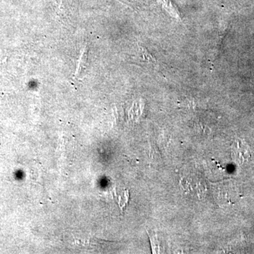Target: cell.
<instances>
[{
  "label": "cell",
  "instance_id": "obj_3",
  "mask_svg": "<svg viewBox=\"0 0 254 254\" xmlns=\"http://www.w3.org/2000/svg\"><path fill=\"white\" fill-rule=\"evenodd\" d=\"M148 236L150 237L153 254L162 253L161 245H160V241H159L158 235L157 234H150L148 232Z\"/></svg>",
  "mask_w": 254,
  "mask_h": 254
},
{
  "label": "cell",
  "instance_id": "obj_1",
  "mask_svg": "<svg viewBox=\"0 0 254 254\" xmlns=\"http://www.w3.org/2000/svg\"><path fill=\"white\" fill-rule=\"evenodd\" d=\"M232 158L238 165H244L251 158L250 146L244 140L237 139L232 147Z\"/></svg>",
  "mask_w": 254,
  "mask_h": 254
},
{
  "label": "cell",
  "instance_id": "obj_2",
  "mask_svg": "<svg viewBox=\"0 0 254 254\" xmlns=\"http://www.w3.org/2000/svg\"><path fill=\"white\" fill-rule=\"evenodd\" d=\"M88 47L86 46L81 50V55H80L78 61L77 67H76V72L74 73L75 78H80L84 74L87 66H88Z\"/></svg>",
  "mask_w": 254,
  "mask_h": 254
}]
</instances>
